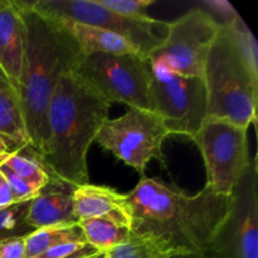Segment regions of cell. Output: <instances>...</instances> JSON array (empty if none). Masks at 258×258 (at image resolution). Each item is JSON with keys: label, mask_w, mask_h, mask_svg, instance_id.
Returning <instances> with one entry per match:
<instances>
[{"label": "cell", "mask_w": 258, "mask_h": 258, "mask_svg": "<svg viewBox=\"0 0 258 258\" xmlns=\"http://www.w3.org/2000/svg\"><path fill=\"white\" fill-rule=\"evenodd\" d=\"M231 196L203 188L188 196L160 179H140L126 194L131 236L153 253H206L231 207Z\"/></svg>", "instance_id": "1"}, {"label": "cell", "mask_w": 258, "mask_h": 258, "mask_svg": "<svg viewBox=\"0 0 258 258\" xmlns=\"http://www.w3.org/2000/svg\"><path fill=\"white\" fill-rule=\"evenodd\" d=\"M25 25V49L17 95L30 146L44 155L48 144V108L63 76L75 72L85 57L66 23L18 2Z\"/></svg>", "instance_id": "2"}, {"label": "cell", "mask_w": 258, "mask_h": 258, "mask_svg": "<svg viewBox=\"0 0 258 258\" xmlns=\"http://www.w3.org/2000/svg\"><path fill=\"white\" fill-rule=\"evenodd\" d=\"M110 106L75 72L60 78L48 108L47 150L38 156L52 180L73 188L88 184L87 154Z\"/></svg>", "instance_id": "3"}, {"label": "cell", "mask_w": 258, "mask_h": 258, "mask_svg": "<svg viewBox=\"0 0 258 258\" xmlns=\"http://www.w3.org/2000/svg\"><path fill=\"white\" fill-rule=\"evenodd\" d=\"M206 120H219L248 130L257 125L258 66L242 50L229 24H221L203 70Z\"/></svg>", "instance_id": "4"}, {"label": "cell", "mask_w": 258, "mask_h": 258, "mask_svg": "<svg viewBox=\"0 0 258 258\" xmlns=\"http://www.w3.org/2000/svg\"><path fill=\"white\" fill-rule=\"evenodd\" d=\"M108 103L150 111L151 63L143 54L86 55L75 70Z\"/></svg>", "instance_id": "5"}, {"label": "cell", "mask_w": 258, "mask_h": 258, "mask_svg": "<svg viewBox=\"0 0 258 258\" xmlns=\"http://www.w3.org/2000/svg\"><path fill=\"white\" fill-rule=\"evenodd\" d=\"M32 9L66 23L91 25L116 33L148 57L163 43L168 22L146 17L144 19L123 17L103 7L98 0H37L29 2Z\"/></svg>", "instance_id": "6"}, {"label": "cell", "mask_w": 258, "mask_h": 258, "mask_svg": "<svg viewBox=\"0 0 258 258\" xmlns=\"http://www.w3.org/2000/svg\"><path fill=\"white\" fill-rule=\"evenodd\" d=\"M150 111L161 118L169 135L191 138L207 116L203 78L176 75L160 63H151Z\"/></svg>", "instance_id": "7"}, {"label": "cell", "mask_w": 258, "mask_h": 258, "mask_svg": "<svg viewBox=\"0 0 258 258\" xmlns=\"http://www.w3.org/2000/svg\"><path fill=\"white\" fill-rule=\"evenodd\" d=\"M190 139L204 161V188L219 196H231L251 163L248 130L226 121L206 120Z\"/></svg>", "instance_id": "8"}, {"label": "cell", "mask_w": 258, "mask_h": 258, "mask_svg": "<svg viewBox=\"0 0 258 258\" xmlns=\"http://www.w3.org/2000/svg\"><path fill=\"white\" fill-rule=\"evenodd\" d=\"M168 136L169 131L158 115L128 108L121 117L106 121L95 141L144 178L146 165L153 159L166 166L163 143Z\"/></svg>", "instance_id": "9"}, {"label": "cell", "mask_w": 258, "mask_h": 258, "mask_svg": "<svg viewBox=\"0 0 258 258\" xmlns=\"http://www.w3.org/2000/svg\"><path fill=\"white\" fill-rule=\"evenodd\" d=\"M221 22L208 10L194 8L168 23L163 43L148 55L169 71L186 77L203 78V70Z\"/></svg>", "instance_id": "10"}, {"label": "cell", "mask_w": 258, "mask_h": 258, "mask_svg": "<svg viewBox=\"0 0 258 258\" xmlns=\"http://www.w3.org/2000/svg\"><path fill=\"white\" fill-rule=\"evenodd\" d=\"M228 214L204 254L207 258H258V160L252 156L231 194Z\"/></svg>", "instance_id": "11"}, {"label": "cell", "mask_w": 258, "mask_h": 258, "mask_svg": "<svg viewBox=\"0 0 258 258\" xmlns=\"http://www.w3.org/2000/svg\"><path fill=\"white\" fill-rule=\"evenodd\" d=\"M25 49V25L17 0H0V70L17 92Z\"/></svg>", "instance_id": "12"}, {"label": "cell", "mask_w": 258, "mask_h": 258, "mask_svg": "<svg viewBox=\"0 0 258 258\" xmlns=\"http://www.w3.org/2000/svg\"><path fill=\"white\" fill-rule=\"evenodd\" d=\"M73 186L52 180L32 199L27 223L33 229L77 224L73 212Z\"/></svg>", "instance_id": "13"}, {"label": "cell", "mask_w": 258, "mask_h": 258, "mask_svg": "<svg viewBox=\"0 0 258 258\" xmlns=\"http://www.w3.org/2000/svg\"><path fill=\"white\" fill-rule=\"evenodd\" d=\"M126 194H121L110 186L86 185L73 189V212L77 222L106 216L126 214Z\"/></svg>", "instance_id": "14"}, {"label": "cell", "mask_w": 258, "mask_h": 258, "mask_svg": "<svg viewBox=\"0 0 258 258\" xmlns=\"http://www.w3.org/2000/svg\"><path fill=\"white\" fill-rule=\"evenodd\" d=\"M66 25L77 40L85 57L97 53L115 55L141 54L135 45L116 33L78 23H66Z\"/></svg>", "instance_id": "15"}, {"label": "cell", "mask_w": 258, "mask_h": 258, "mask_svg": "<svg viewBox=\"0 0 258 258\" xmlns=\"http://www.w3.org/2000/svg\"><path fill=\"white\" fill-rule=\"evenodd\" d=\"M86 242L100 252H107L131 238L130 218L126 214L106 216L78 222Z\"/></svg>", "instance_id": "16"}, {"label": "cell", "mask_w": 258, "mask_h": 258, "mask_svg": "<svg viewBox=\"0 0 258 258\" xmlns=\"http://www.w3.org/2000/svg\"><path fill=\"white\" fill-rule=\"evenodd\" d=\"M0 138L8 144L10 151L30 146L19 98L10 85L0 90Z\"/></svg>", "instance_id": "17"}, {"label": "cell", "mask_w": 258, "mask_h": 258, "mask_svg": "<svg viewBox=\"0 0 258 258\" xmlns=\"http://www.w3.org/2000/svg\"><path fill=\"white\" fill-rule=\"evenodd\" d=\"M72 242L87 243L78 223L35 229L25 237L27 258H37L53 247Z\"/></svg>", "instance_id": "18"}, {"label": "cell", "mask_w": 258, "mask_h": 258, "mask_svg": "<svg viewBox=\"0 0 258 258\" xmlns=\"http://www.w3.org/2000/svg\"><path fill=\"white\" fill-rule=\"evenodd\" d=\"M0 164L7 166L20 178L37 184L42 188H44L50 181L49 174L40 164L37 153L29 145L2 156Z\"/></svg>", "instance_id": "19"}, {"label": "cell", "mask_w": 258, "mask_h": 258, "mask_svg": "<svg viewBox=\"0 0 258 258\" xmlns=\"http://www.w3.org/2000/svg\"><path fill=\"white\" fill-rule=\"evenodd\" d=\"M30 203L32 201H27L0 209V241L13 237H27L34 231L27 223Z\"/></svg>", "instance_id": "20"}, {"label": "cell", "mask_w": 258, "mask_h": 258, "mask_svg": "<svg viewBox=\"0 0 258 258\" xmlns=\"http://www.w3.org/2000/svg\"><path fill=\"white\" fill-rule=\"evenodd\" d=\"M0 173L4 176L8 185H9L10 190H12L17 203L32 201V199H34L43 189L42 186L30 183V181L18 176L17 174L13 173L10 169H8L7 166L3 165V164H0Z\"/></svg>", "instance_id": "21"}, {"label": "cell", "mask_w": 258, "mask_h": 258, "mask_svg": "<svg viewBox=\"0 0 258 258\" xmlns=\"http://www.w3.org/2000/svg\"><path fill=\"white\" fill-rule=\"evenodd\" d=\"M107 9L134 19H144L149 17L146 9L155 3V0H98Z\"/></svg>", "instance_id": "22"}, {"label": "cell", "mask_w": 258, "mask_h": 258, "mask_svg": "<svg viewBox=\"0 0 258 258\" xmlns=\"http://www.w3.org/2000/svg\"><path fill=\"white\" fill-rule=\"evenodd\" d=\"M106 258H150L153 252L148 246L136 237L131 236L127 242L103 252Z\"/></svg>", "instance_id": "23"}, {"label": "cell", "mask_w": 258, "mask_h": 258, "mask_svg": "<svg viewBox=\"0 0 258 258\" xmlns=\"http://www.w3.org/2000/svg\"><path fill=\"white\" fill-rule=\"evenodd\" d=\"M0 258H27V244L25 237H13V238L0 241Z\"/></svg>", "instance_id": "24"}, {"label": "cell", "mask_w": 258, "mask_h": 258, "mask_svg": "<svg viewBox=\"0 0 258 258\" xmlns=\"http://www.w3.org/2000/svg\"><path fill=\"white\" fill-rule=\"evenodd\" d=\"M204 4L211 8V10H214L217 14L221 15V18H223V22L221 24H227L239 15L232 7L231 3L224 2V0H208V2H204Z\"/></svg>", "instance_id": "25"}, {"label": "cell", "mask_w": 258, "mask_h": 258, "mask_svg": "<svg viewBox=\"0 0 258 258\" xmlns=\"http://www.w3.org/2000/svg\"><path fill=\"white\" fill-rule=\"evenodd\" d=\"M87 243H78V242H72V243H64L55 246L53 248L48 249L43 254L37 258H66L75 254L76 252L81 251Z\"/></svg>", "instance_id": "26"}, {"label": "cell", "mask_w": 258, "mask_h": 258, "mask_svg": "<svg viewBox=\"0 0 258 258\" xmlns=\"http://www.w3.org/2000/svg\"><path fill=\"white\" fill-rule=\"evenodd\" d=\"M3 178H4V176H3ZM14 204H17V202H15L14 196H13L9 185H8V183L4 179V180L0 183V209L9 208V207L14 206Z\"/></svg>", "instance_id": "27"}, {"label": "cell", "mask_w": 258, "mask_h": 258, "mask_svg": "<svg viewBox=\"0 0 258 258\" xmlns=\"http://www.w3.org/2000/svg\"><path fill=\"white\" fill-rule=\"evenodd\" d=\"M150 258H207L204 253H153Z\"/></svg>", "instance_id": "28"}, {"label": "cell", "mask_w": 258, "mask_h": 258, "mask_svg": "<svg viewBox=\"0 0 258 258\" xmlns=\"http://www.w3.org/2000/svg\"><path fill=\"white\" fill-rule=\"evenodd\" d=\"M98 253H102V252L97 251V249L93 248L92 246H90V244L87 243L82 249H81V251L76 252L75 254H72V256H70V257H66V258H91Z\"/></svg>", "instance_id": "29"}, {"label": "cell", "mask_w": 258, "mask_h": 258, "mask_svg": "<svg viewBox=\"0 0 258 258\" xmlns=\"http://www.w3.org/2000/svg\"><path fill=\"white\" fill-rule=\"evenodd\" d=\"M7 86H9V82H8V80L5 78L4 73H3L2 70H0V90L4 87H7Z\"/></svg>", "instance_id": "30"}, {"label": "cell", "mask_w": 258, "mask_h": 258, "mask_svg": "<svg viewBox=\"0 0 258 258\" xmlns=\"http://www.w3.org/2000/svg\"><path fill=\"white\" fill-rule=\"evenodd\" d=\"M92 258H106V257H105V253H98L96 254V256H93Z\"/></svg>", "instance_id": "31"}, {"label": "cell", "mask_w": 258, "mask_h": 258, "mask_svg": "<svg viewBox=\"0 0 258 258\" xmlns=\"http://www.w3.org/2000/svg\"><path fill=\"white\" fill-rule=\"evenodd\" d=\"M4 180V178H3V175H2V173H0V183H2V181Z\"/></svg>", "instance_id": "32"}, {"label": "cell", "mask_w": 258, "mask_h": 258, "mask_svg": "<svg viewBox=\"0 0 258 258\" xmlns=\"http://www.w3.org/2000/svg\"><path fill=\"white\" fill-rule=\"evenodd\" d=\"M91 258H92V257H91Z\"/></svg>", "instance_id": "33"}]
</instances>
